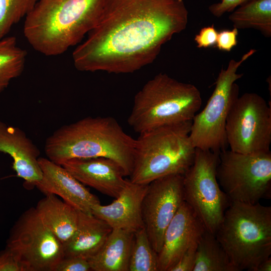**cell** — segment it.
I'll return each mask as SVG.
<instances>
[{
	"instance_id": "obj_1",
	"label": "cell",
	"mask_w": 271,
	"mask_h": 271,
	"mask_svg": "<svg viewBox=\"0 0 271 271\" xmlns=\"http://www.w3.org/2000/svg\"><path fill=\"white\" fill-rule=\"evenodd\" d=\"M188 21L183 0H105L97 24L72 53L74 65L82 72H134L152 63Z\"/></svg>"
},
{
	"instance_id": "obj_2",
	"label": "cell",
	"mask_w": 271,
	"mask_h": 271,
	"mask_svg": "<svg viewBox=\"0 0 271 271\" xmlns=\"http://www.w3.org/2000/svg\"><path fill=\"white\" fill-rule=\"evenodd\" d=\"M136 145V139L114 118L88 116L58 128L46 139L44 150L47 158L58 165L74 158H109L129 176Z\"/></svg>"
},
{
	"instance_id": "obj_3",
	"label": "cell",
	"mask_w": 271,
	"mask_h": 271,
	"mask_svg": "<svg viewBox=\"0 0 271 271\" xmlns=\"http://www.w3.org/2000/svg\"><path fill=\"white\" fill-rule=\"evenodd\" d=\"M105 0H38L25 17L24 35L47 56L63 54L81 43L97 24Z\"/></svg>"
},
{
	"instance_id": "obj_4",
	"label": "cell",
	"mask_w": 271,
	"mask_h": 271,
	"mask_svg": "<svg viewBox=\"0 0 271 271\" xmlns=\"http://www.w3.org/2000/svg\"><path fill=\"white\" fill-rule=\"evenodd\" d=\"M215 236L236 271H255L271 254V207L231 201Z\"/></svg>"
},
{
	"instance_id": "obj_5",
	"label": "cell",
	"mask_w": 271,
	"mask_h": 271,
	"mask_svg": "<svg viewBox=\"0 0 271 271\" xmlns=\"http://www.w3.org/2000/svg\"><path fill=\"white\" fill-rule=\"evenodd\" d=\"M202 103L194 85L160 73L137 93L127 122L139 134L159 127L192 120Z\"/></svg>"
},
{
	"instance_id": "obj_6",
	"label": "cell",
	"mask_w": 271,
	"mask_h": 271,
	"mask_svg": "<svg viewBox=\"0 0 271 271\" xmlns=\"http://www.w3.org/2000/svg\"><path fill=\"white\" fill-rule=\"evenodd\" d=\"M192 120L159 127L136 139L132 183L148 184L171 175H184L192 165L196 148L190 138Z\"/></svg>"
},
{
	"instance_id": "obj_7",
	"label": "cell",
	"mask_w": 271,
	"mask_h": 271,
	"mask_svg": "<svg viewBox=\"0 0 271 271\" xmlns=\"http://www.w3.org/2000/svg\"><path fill=\"white\" fill-rule=\"evenodd\" d=\"M256 51L250 50L238 61L231 59L226 69L221 70L206 106L192 121L190 138L196 148L218 153L226 150V121L233 102L239 96L235 82L243 75L237 71Z\"/></svg>"
},
{
	"instance_id": "obj_8",
	"label": "cell",
	"mask_w": 271,
	"mask_h": 271,
	"mask_svg": "<svg viewBox=\"0 0 271 271\" xmlns=\"http://www.w3.org/2000/svg\"><path fill=\"white\" fill-rule=\"evenodd\" d=\"M216 178L230 201L255 204L270 194L271 152L242 154L222 151Z\"/></svg>"
},
{
	"instance_id": "obj_9",
	"label": "cell",
	"mask_w": 271,
	"mask_h": 271,
	"mask_svg": "<svg viewBox=\"0 0 271 271\" xmlns=\"http://www.w3.org/2000/svg\"><path fill=\"white\" fill-rule=\"evenodd\" d=\"M219 155L196 148L193 163L183 175V181L184 201L205 230L214 235L231 202L217 180Z\"/></svg>"
},
{
	"instance_id": "obj_10",
	"label": "cell",
	"mask_w": 271,
	"mask_h": 271,
	"mask_svg": "<svg viewBox=\"0 0 271 271\" xmlns=\"http://www.w3.org/2000/svg\"><path fill=\"white\" fill-rule=\"evenodd\" d=\"M6 247L13 252L24 271H54L64 257L63 244L34 207L23 212L15 223Z\"/></svg>"
},
{
	"instance_id": "obj_11",
	"label": "cell",
	"mask_w": 271,
	"mask_h": 271,
	"mask_svg": "<svg viewBox=\"0 0 271 271\" xmlns=\"http://www.w3.org/2000/svg\"><path fill=\"white\" fill-rule=\"evenodd\" d=\"M227 145L236 153L270 151L271 107L255 93H245L234 101L225 125Z\"/></svg>"
},
{
	"instance_id": "obj_12",
	"label": "cell",
	"mask_w": 271,
	"mask_h": 271,
	"mask_svg": "<svg viewBox=\"0 0 271 271\" xmlns=\"http://www.w3.org/2000/svg\"><path fill=\"white\" fill-rule=\"evenodd\" d=\"M183 175H171L148 184L142 205L144 227L152 246L158 254L165 231L184 202Z\"/></svg>"
},
{
	"instance_id": "obj_13",
	"label": "cell",
	"mask_w": 271,
	"mask_h": 271,
	"mask_svg": "<svg viewBox=\"0 0 271 271\" xmlns=\"http://www.w3.org/2000/svg\"><path fill=\"white\" fill-rule=\"evenodd\" d=\"M42 176L36 187L45 195L60 197L78 211L92 214V207L99 199L68 171L48 158L38 159Z\"/></svg>"
},
{
	"instance_id": "obj_14",
	"label": "cell",
	"mask_w": 271,
	"mask_h": 271,
	"mask_svg": "<svg viewBox=\"0 0 271 271\" xmlns=\"http://www.w3.org/2000/svg\"><path fill=\"white\" fill-rule=\"evenodd\" d=\"M205 230L193 210L185 201L169 224L158 253V271H170L185 251Z\"/></svg>"
},
{
	"instance_id": "obj_15",
	"label": "cell",
	"mask_w": 271,
	"mask_h": 271,
	"mask_svg": "<svg viewBox=\"0 0 271 271\" xmlns=\"http://www.w3.org/2000/svg\"><path fill=\"white\" fill-rule=\"evenodd\" d=\"M60 165L85 186L111 197L116 198L126 184L123 169L109 158H74Z\"/></svg>"
},
{
	"instance_id": "obj_16",
	"label": "cell",
	"mask_w": 271,
	"mask_h": 271,
	"mask_svg": "<svg viewBox=\"0 0 271 271\" xmlns=\"http://www.w3.org/2000/svg\"><path fill=\"white\" fill-rule=\"evenodd\" d=\"M148 184L126 180L124 187L111 203L96 204L92 207L91 213L105 221L112 229L134 233L144 227L142 205Z\"/></svg>"
},
{
	"instance_id": "obj_17",
	"label": "cell",
	"mask_w": 271,
	"mask_h": 271,
	"mask_svg": "<svg viewBox=\"0 0 271 271\" xmlns=\"http://www.w3.org/2000/svg\"><path fill=\"white\" fill-rule=\"evenodd\" d=\"M0 152L11 157L13 169L27 186L36 187L42 176L40 151L24 131L0 121Z\"/></svg>"
},
{
	"instance_id": "obj_18",
	"label": "cell",
	"mask_w": 271,
	"mask_h": 271,
	"mask_svg": "<svg viewBox=\"0 0 271 271\" xmlns=\"http://www.w3.org/2000/svg\"><path fill=\"white\" fill-rule=\"evenodd\" d=\"M112 230L101 219L78 211L76 229L71 238L63 244L64 256L89 260L100 250Z\"/></svg>"
},
{
	"instance_id": "obj_19",
	"label": "cell",
	"mask_w": 271,
	"mask_h": 271,
	"mask_svg": "<svg viewBox=\"0 0 271 271\" xmlns=\"http://www.w3.org/2000/svg\"><path fill=\"white\" fill-rule=\"evenodd\" d=\"M35 209L45 225L63 244L74 233L78 210L53 194L45 195Z\"/></svg>"
},
{
	"instance_id": "obj_20",
	"label": "cell",
	"mask_w": 271,
	"mask_h": 271,
	"mask_svg": "<svg viewBox=\"0 0 271 271\" xmlns=\"http://www.w3.org/2000/svg\"><path fill=\"white\" fill-rule=\"evenodd\" d=\"M134 233L112 229L100 250L88 260L93 271H129Z\"/></svg>"
},
{
	"instance_id": "obj_21",
	"label": "cell",
	"mask_w": 271,
	"mask_h": 271,
	"mask_svg": "<svg viewBox=\"0 0 271 271\" xmlns=\"http://www.w3.org/2000/svg\"><path fill=\"white\" fill-rule=\"evenodd\" d=\"M229 20L234 28L254 29L266 37L271 36V0H251L232 12Z\"/></svg>"
},
{
	"instance_id": "obj_22",
	"label": "cell",
	"mask_w": 271,
	"mask_h": 271,
	"mask_svg": "<svg viewBox=\"0 0 271 271\" xmlns=\"http://www.w3.org/2000/svg\"><path fill=\"white\" fill-rule=\"evenodd\" d=\"M193 271H236L215 235L206 230L198 242Z\"/></svg>"
},
{
	"instance_id": "obj_23",
	"label": "cell",
	"mask_w": 271,
	"mask_h": 271,
	"mask_svg": "<svg viewBox=\"0 0 271 271\" xmlns=\"http://www.w3.org/2000/svg\"><path fill=\"white\" fill-rule=\"evenodd\" d=\"M27 56V51L18 46L15 36L0 40V93L21 75Z\"/></svg>"
},
{
	"instance_id": "obj_24",
	"label": "cell",
	"mask_w": 271,
	"mask_h": 271,
	"mask_svg": "<svg viewBox=\"0 0 271 271\" xmlns=\"http://www.w3.org/2000/svg\"><path fill=\"white\" fill-rule=\"evenodd\" d=\"M129 271H158V255L144 227L134 233Z\"/></svg>"
},
{
	"instance_id": "obj_25",
	"label": "cell",
	"mask_w": 271,
	"mask_h": 271,
	"mask_svg": "<svg viewBox=\"0 0 271 271\" xmlns=\"http://www.w3.org/2000/svg\"><path fill=\"white\" fill-rule=\"evenodd\" d=\"M38 0H0V40L13 26L26 17Z\"/></svg>"
},
{
	"instance_id": "obj_26",
	"label": "cell",
	"mask_w": 271,
	"mask_h": 271,
	"mask_svg": "<svg viewBox=\"0 0 271 271\" xmlns=\"http://www.w3.org/2000/svg\"><path fill=\"white\" fill-rule=\"evenodd\" d=\"M91 270L88 260L74 256H64L56 265L54 271Z\"/></svg>"
},
{
	"instance_id": "obj_27",
	"label": "cell",
	"mask_w": 271,
	"mask_h": 271,
	"mask_svg": "<svg viewBox=\"0 0 271 271\" xmlns=\"http://www.w3.org/2000/svg\"><path fill=\"white\" fill-rule=\"evenodd\" d=\"M198 240L191 244L170 271H193Z\"/></svg>"
},
{
	"instance_id": "obj_28",
	"label": "cell",
	"mask_w": 271,
	"mask_h": 271,
	"mask_svg": "<svg viewBox=\"0 0 271 271\" xmlns=\"http://www.w3.org/2000/svg\"><path fill=\"white\" fill-rule=\"evenodd\" d=\"M238 34V30L235 28L218 32L216 47L220 51L230 52L237 44Z\"/></svg>"
},
{
	"instance_id": "obj_29",
	"label": "cell",
	"mask_w": 271,
	"mask_h": 271,
	"mask_svg": "<svg viewBox=\"0 0 271 271\" xmlns=\"http://www.w3.org/2000/svg\"><path fill=\"white\" fill-rule=\"evenodd\" d=\"M218 32L214 25L202 28L194 38V41L199 48H207L215 46Z\"/></svg>"
},
{
	"instance_id": "obj_30",
	"label": "cell",
	"mask_w": 271,
	"mask_h": 271,
	"mask_svg": "<svg viewBox=\"0 0 271 271\" xmlns=\"http://www.w3.org/2000/svg\"><path fill=\"white\" fill-rule=\"evenodd\" d=\"M0 271H24L21 262L7 247L0 252Z\"/></svg>"
},
{
	"instance_id": "obj_31",
	"label": "cell",
	"mask_w": 271,
	"mask_h": 271,
	"mask_svg": "<svg viewBox=\"0 0 271 271\" xmlns=\"http://www.w3.org/2000/svg\"><path fill=\"white\" fill-rule=\"evenodd\" d=\"M251 0H222L209 7V11L214 16L220 17L228 12H232L237 7Z\"/></svg>"
},
{
	"instance_id": "obj_32",
	"label": "cell",
	"mask_w": 271,
	"mask_h": 271,
	"mask_svg": "<svg viewBox=\"0 0 271 271\" xmlns=\"http://www.w3.org/2000/svg\"><path fill=\"white\" fill-rule=\"evenodd\" d=\"M271 270V257L260 262L256 268L255 271H270Z\"/></svg>"
}]
</instances>
